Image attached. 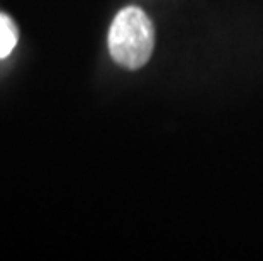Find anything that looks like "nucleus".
I'll use <instances>...</instances> for the list:
<instances>
[{
	"label": "nucleus",
	"mask_w": 263,
	"mask_h": 261,
	"mask_svg": "<svg viewBox=\"0 0 263 261\" xmlns=\"http://www.w3.org/2000/svg\"><path fill=\"white\" fill-rule=\"evenodd\" d=\"M17 44V29L7 15L0 14V58L9 56Z\"/></svg>",
	"instance_id": "f03ea898"
},
{
	"label": "nucleus",
	"mask_w": 263,
	"mask_h": 261,
	"mask_svg": "<svg viewBox=\"0 0 263 261\" xmlns=\"http://www.w3.org/2000/svg\"><path fill=\"white\" fill-rule=\"evenodd\" d=\"M155 29L146 14L138 7L122 9L110 26L109 51L117 65L136 70L151 56Z\"/></svg>",
	"instance_id": "f257e3e1"
}]
</instances>
